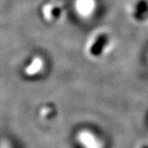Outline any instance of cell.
Returning a JSON list of instances; mask_svg holds the SVG:
<instances>
[{"instance_id":"cell-1","label":"cell","mask_w":148,"mask_h":148,"mask_svg":"<svg viewBox=\"0 0 148 148\" xmlns=\"http://www.w3.org/2000/svg\"><path fill=\"white\" fill-rule=\"evenodd\" d=\"M77 5L81 12L88 14L93 8V2L92 0H79Z\"/></svg>"},{"instance_id":"cell-2","label":"cell","mask_w":148,"mask_h":148,"mask_svg":"<svg viewBox=\"0 0 148 148\" xmlns=\"http://www.w3.org/2000/svg\"><path fill=\"white\" fill-rule=\"evenodd\" d=\"M142 148H148V146H143Z\"/></svg>"}]
</instances>
